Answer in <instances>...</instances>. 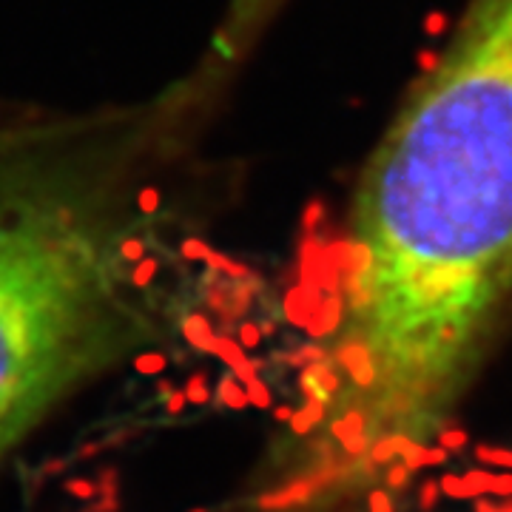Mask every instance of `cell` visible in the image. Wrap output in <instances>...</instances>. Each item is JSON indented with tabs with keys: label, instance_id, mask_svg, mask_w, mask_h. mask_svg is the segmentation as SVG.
<instances>
[{
	"label": "cell",
	"instance_id": "7402d4cb",
	"mask_svg": "<svg viewBox=\"0 0 512 512\" xmlns=\"http://www.w3.org/2000/svg\"><path fill=\"white\" fill-rule=\"evenodd\" d=\"M251 399H254L259 407H268V404H271V396H268V390H265L262 384H254V387H251Z\"/></svg>",
	"mask_w": 512,
	"mask_h": 512
},
{
	"label": "cell",
	"instance_id": "ac0fdd59",
	"mask_svg": "<svg viewBox=\"0 0 512 512\" xmlns=\"http://www.w3.org/2000/svg\"><path fill=\"white\" fill-rule=\"evenodd\" d=\"M407 481H410V470L404 467V461H393L390 467H387V476H384V484L390 487V490H404L407 487Z\"/></svg>",
	"mask_w": 512,
	"mask_h": 512
},
{
	"label": "cell",
	"instance_id": "7c38bea8",
	"mask_svg": "<svg viewBox=\"0 0 512 512\" xmlns=\"http://www.w3.org/2000/svg\"><path fill=\"white\" fill-rule=\"evenodd\" d=\"M325 359H330V353L325 348H319V345H302V348L293 350L291 356H288V365L302 370V367L313 365V362H325Z\"/></svg>",
	"mask_w": 512,
	"mask_h": 512
},
{
	"label": "cell",
	"instance_id": "603a6c76",
	"mask_svg": "<svg viewBox=\"0 0 512 512\" xmlns=\"http://www.w3.org/2000/svg\"><path fill=\"white\" fill-rule=\"evenodd\" d=\"M20 123H23V120H18V123H3V126H0V146H6V143L15 137V131L20 128Z\"/></svg>",
	"mask_w": 512,
	"mask_h": 512
},
{
	"label": "cell",
	"instance_id": "d4e9b609",
	"mask_svg": "<svg viewBox=\"0 0 512 512\" xmlns=\"http://www.w3.org/2000/svg\"><path fill=\"white\" fill-rule=\"evenodd\" d=\"M276 419H279V421H291L293 419V410H291V407H279V410H276Z\"/></svg>",
	"mask_w": 512,
	"mask_h": 512
},
{
	"label": "cell",
	"instance_id": "2e32d148",
	"mask_svg": "<svg viewBox=\"0 0 512 512\" xmlns=\"http://www.w3.org/2000/svg\"><path fill=\"white\" fill-rule=\"evenodd\" d=\"M402 461L410 473L427 470V447H424V444H416V441H410V447L402 453Z\"/></svg>",
	"mask_w": 512,
	"mask_h": 512
},
{
	"label": "cell",
	"instance_id": "44dd1931",
	"mask_svg": "<svg viewBox=\"0 0 512 512\" xmlns=\"http://www.w3.org/2000/svg\"><path fill=\"white\" fill-rule=\"evenodd\" d=\"M450 458L444 447H427V467H441Z\"/></svg>",
	"mask_w": 512,
	"mask_h": 512
},
{
	"label": "cell",
	"instance_id": "52a82bcc",
	"mask_svg": "<svg viewBox=\"0 0 512 512\" xmlns=\"http://www.w3.org/2000/svg\"><path fill=\"white\" fill-rule=\"evenodd\" d=\"M342 322H345V302H342V296L339 293H330L328 299L319 305V311L311 319V325H308V333H311L313 339H325L330 333H336V330L342 328Z\"/></svg>",
	"mask_w": 512,
	"mask_h": 512
},
{
	"label": "cell",
	"instance_id": "e0dca14e",
	"mask_svg": "<svg viewBox=\"0 0 512 512\" xmlns=\"http://www.w3.org/2000/svg\"><path fill=\"white\" fill-rule=\"evenodd\" d=\"M441 495L444 493H441L439 481H433V478H430V481H424V484L419 487V510L421 512L436 510V504L441 501Z\"/></svg>",
	"mask_w": 512,
	"mask_h": 512
},
{
	"label": "cell",
	"instance_id": "277c9868",
	"mask_svg": "<svg viewBox=\"0 0 512 512\" xmlns=\"http://www.w3.org/2000/svg\"><path fill=\"white\" fill-rule=\"evenodd\" d=\"M333 362L342 367L359 387H373L376 382V356H373V348L359 336H350L333 350Z\"/></svg>",
	"mask_w": 512,
	"mask_h": 512
},
{
	"label": "cell",
	"instance_id": "5bb4252c",
	"mask_svg": "<svg viewBox=\"0 0 512 512\" xmlns=\"http://www.w3.org/2000/svg\"><path fill=\"white\" fill-rule=\"evenodd\" d=\"M441 484V493L447 495V498H456V501H476L473 493L467 490V484H464V478L453 476V473H444L439 478Z\"/></svg>",
	"mask_w": 512,
	"mask_h": 512
},
{
	"label": "cell",
	"instance_id": "d6986e66",
	"mask_svg": "<svg viewBox=\"0 0 512 512\" xmlns=\"http://www.w3.org/2000/svg\"><path fill=\"white\" fill-rule=\"evenodd\" d=\"M490 495H498V498H510V495H512V473H501V476H493V487H490Z\"/></svg>",
	"mask_w": 512,
	"mask_h": 512
},
{
	"label": "cell",
	"instance_id": "3957f363",
	"mask_svg": "<svg viewBox=\"0 0 512 512\" xmlns=\"http://www.w3.org/2000/svg\"><path fill=\"white\" fill-rule=\"evenodd\" d=\"M285 0H228V9L222 15L217 35L211 40L208 57L202 60V72L197 74V80L183 83L177 89L180 100H188L200 92L202 83L217 80L225 69H231L237 60L245 57V52L254 46V40L262 35V29L271 23L276 12L282 9Z\"/></svg>",
	"mask_w": 512,
	"mask_h": 512
},
{
	"label": "cell",
	"instance_id": "8fae6325",
	"mask_svg": "<svg viewBox=\"0 0 512 512\" xmlns=\"http://www.w3.org/2000/svg\"><path fill=\"white\" fill-rule=\"evenodd\" d=\"M476 458L487 467H504L512 473V450H504V447H490V444H478Z\"/></svg>",
	"mask_w": 512,
	"mask_h": 512
},
{
	"label": "cell",
	"instance_id": "8992f818",
	"mask_svg": "<svg viewBox=\"0 0 512 512\" xmlns=\"http://www.w3.org/2000/svg\"><path fill=\"white\" fill-rule=\"evenodd\" d=\"M330 436L342 444V450H345L353 461H356V458H362L367 450H370L365 416H362L359 410H348V413H345V419L330 421Z\"/></svg>",
	"mask_w": 512,
	"mask_h": 512
},
{
	"label": "cell",
	"instance_id": "6da1fadb",
	"mask_svg": "<svg viewBox=\"0 0 512 512\" xmlns=\"http://www.w3.org/2000/svg\"><path fill=\"white\" fill-rule=\"evenodd\" d=\"M345 313L393 333L467 330L512 285V0H467L359 180L339 254Z\"/></svg>",
	"mask_w": 512,
	"mask_h": 512
},
{
	"label": "cell",
	"instance_id": "ffe728a7",
	"mask_svg": "<svg viewBox=\"0 0 512 512\" xmlns=\"http://www.w3.org/2000/svg\"><path fill=\"white\" fill-rule=\"evenodd\" d=\"M367 504H370V512H393V504H390V498L384 490H373L370 498H367Z\"/></svg>",
	"mask_w": 512,
	"mask_h": 512
},
{
	"label": "cell",
	"instance_id": "7a4b0ae2",
	"mask_svg": "<svg viewBox=\"0 0 512 512\" xmlns=\"http://www.w3.org/2000/svg\"><path fill=\"white\" fill-rule=\"evenodd\" d=\"M154 109L23 120L0 146V461L146 330L134 168Z\"/></svg>",
	"mask_w": 512,
	"mask_h": 512
},
{
	"label": "cell",
	"instance_id": "9a60e30c",
	"mask_svg": "<svg viewBox=\"0 0 512 512\" xmlns=\"http://www.w3.org/2000/svg\"><path fill=\"white\" fill-rule=\"evenodd\" d=\"M464 478V484H467V490L473 493V498H484V495H490V487H493V473L490 470H470Z\"/></svg>",
	"mask_w": 512,
	"mask_h": 512
},
{
	"label": "cell",
	"instance_id": "ba28073f",
	"mask_svg": "<svg viewBox=\"0 0 512 512\" xmlns=\"http://www.w3.org/2000/svg\"><path fill=\"white\" fill-rule=\"evenodd\" d=\"M316 490H319V487H316V481H313V478H302V481H293L288 490L262 495V498H259V507L271 512L288 510V507H299V504H308V498H311Z\"/></svg>",
	"mask_w": 512,
	"mask_h": 512
},
{
	"label": "cell",
	"instance_id": "5b68a950",
	"mask_svg": "<svg viewBox=\"0 0 512 512\" xmlns=\"http://www.w3.org/2000/svg\"><path fill=\"white\" fill-rule=\"evenodd\" d=\"M342 387V379L336 373V362H313V365L302 367L299 373V390L305 393V399H316V402L330 404V396H336Z\"/></svg>",
	"mask_w": 512,
	"mask_h": 512
},
{
	"label": "cell",
	"instance_id": "9c48e42d",
	"mask_svg": "<svg viewBox=\"0 0 512 512\" xmlns=\"http://www.w3.org/2000/svg\"><path fill=\"white\" fill-rule=\"evenodd\" d=\"M325 413H328V404L316 402V399H308V402L302 404L299 410H293V419H291L293 433H296V436H308L319 421H325Z\"/></svg>",
	"mask_w": 512,
	"mask_h": 512
},
{
	"label": "cell",
	"instance_id": "cb8c5ba5",
	"mask_svg": "<svg viewBox=\"0 0 512 512\" xmlns=\"http://www.w3.org/2000/svg\"><path fill=\"white\" fill-rule=\"evenodd\" d=\"M242 339H245V345H256L259 333H256L254 328H245V333H242Z\"/></svg>",
	"mask_w": 512,
	"mask_h": 512
},
{
	"label": "cell",
	"instance_id": "4fadbf2b",
	"mask_svg": "<svg viewBox=\"0 0 512 512\" xmlns=\"http://www.w3.org/2000/svg\"><path fill=\"white\" fill-rule=\"evenodd\" d=\"M470 444V433L461 430V427H441L439 433V447H444L447 453H458Z\"/></svg>",
	"mask_w": 512,
	"mask_h": 512
},
{
	"label": "cell",
	"instance_id": "30bf717a",
	"mask_svg": "<svg viewBox=\"0 0 512 512\" xmlns=\"http://www.w3.org/2000/svg\"><path fill=\"white\" fill-rule=\"evenodd\" d=\"M410 441L407 436H387V439L376 441L373 447H370V456L367 461L373 464V467H379V464H393L396 458H402V453L410 447Z\"/></svg>",
	"mask_w": 512,
	"mask_h": 512
}]
</instances>
